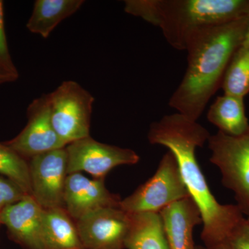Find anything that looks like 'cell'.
Here are the masks:
<instances>
[{
  "label": "cell",
  "instance_id": "obj_1",
  "mask_svg": "<svg viewBox=\"0 0 249 249\" xmlns=\"http://www.w3.org/2000/svg\"><path fill=\"white\" fill-rule=\"evenodd\" d=\"M210 136L201 124L178 112L152 123L147 139L152 145L167 147L176 158L183 182L202 218L201 240L204 247L213 249L227 242L244 214L237 205L218 202L198 164L196 149L204 146Z\"/></svg>",
  "mask_w": 249,
  "mask_h": 249
},
{
  "label": "cell",
  "instance_id": "obj_2",
  "mask_svg": "<svg viewBox=\"0 0 249 249\" xmlns=\"http://www.w3.org/2000/svg\"><path fill=\"white\" fill-rule=\"evenodd\" d=\"M249 18L208 28L192 37L186 48V72L170 98V107L198 120L222 86L228 65L243 42Z\"/></svg>",
  "mask_w": 249,
  "mask_h": 249
},
{
  "label": "cell",
  "instance_id": "obj_3",
  "mask_svg": "<svg viewBox=\"0 0 249 249\" xmlns=\"http://www.w3.org/2000/svg\"><path fill=\"white\" fill-rule=\"evenodd\" d=\"M124 5L127 14L160 28L178 50H186L204 29L249 16V0H126Z\"/></svg>",
  "mask_w": 249,
  "mask_h": 249
},
{
  "label": "cell",
  "instance_id": "obj_4",
  "mask_svg": "<svg viewBox=\"0 0 249 249\" xmlns=\"http://www.w3.org/2000/svg\"><path fill=\"white\" fill-rule=\"evenodd\" d=\"M208 144L210 161L219 168L222 184L233 192L236 205L245 214L249 209V128L239 136L218 131Z\"/></svg>",
  "mask_w": 249,
  "mask_h": 249
},
{
  "label": "cell",
  "instance_id": "obj_5",
  "mask_svg": "<svg viewBox=\"0 0 249 249\" xmlns=\"http://www.w3.org/2000/svg\"><path fill=\"white\" fill-rule=\"evenodd\" d=\"M54 130L66 145L89 137L94 98L76 81L67 80L48 93Z\"/></svg>",
  "mask_w": 249,
  "mask_h": 249
},
{
  "label": "cell",
  "instance_id": "obj_6",
  "mask_svg": "<svg viewBox=\"0 0 249 249\" xmlns=\"http://www.w3.org/2000/svg\"><path fill=\"white\" fill-rule=\"evenodd\" d=\"M188 196L176 158L168 150L162 157L155 175L121 200L120 207L130 214L160 213L167 206Z\"/></svg>",
  "mask_w": 249,
  "mask_h": 249
},
{
  "label": "cell",
  "instance_id": "obj_7",
  "mask_svg": "<svg viewBox=\"0 0 249 249\" xmlns=\"http://www.w3.org/2000/svg\"><path fill=\"white\" fill-rule=\"evenodd\" d=\"M67 153V175L85 172L96 178H104L119 165H134L140 157L129 148L98 142L91 137L80 139L65 147Z\"/></svg>",
  "mask_w": 249,
  "mask_h": 249
},
{
  "label": "cell",
  "instance_id": "obj_8",
  "mask_svg": "<svg viewBox=\"0 0 249 249\" xmlns=\"http://www.w3.org/2000/svg\"><path fill=\"white\" fill-rule=\"evenodd\" d=\"M29 166L31 196L42 209L64 208L68 175L65 147L32 157Z\"/></svg>",
  "mask_w": 249,
  "mask_h": 249
},
{
  "label": "cell",
  "instance_id": "obj_9",
  "mask_svg": "<svg viewBox=\"0 0 249 249\" xmlns=\"http://www.w3.org/2000/svg\"><path fill=\"white\" fill-rule=\"evenodd\" d=\"M28 122L20 133L4 142L26 160L66 147L54 130L48 94L36 98L28 106Z\"/></svg>",
  "mask_w": 249,
  "mask_h": 249
},
{
  "label": "cell",
  "instance_id": "obj_10",
  "mask_svg": "<svg viewBox=\"0 0 249 249\" xmlns=\"http://www.w3.org/2000/svg\"><path fill=\"white\" fill-rule=\"evenodd\" d=\"M85 249H124L129 214L119 207L103 208L76 221Z\"/></svg>",
  "mask_w": 249,
  "mask_h": 249
},
{
  "label": "cell",
  "instance_id": "obj_11",
  "mask_svg": "<svg viewBox=\"0 0 249 249\" xmlns=\"http://www.w3.org/2000/svg\"><path fill=\"white\" fill-rule=\"evenodd\" d=\"M121 199L110 193L104 178H90L80 173L67 175L64 195V208L73 220L96 210L119 207Z\"/></svg>",
  "mask_w": 249,
  "mask_h": 249
},
{
  "label": "cell",
  "instance_id": "obj_12",
  "mask_svg": "<svg viewBox=\"0 0 249 249\" xmlns=\"http://www.w3.org/2000/svg\"><path fill=\"white\" fill-rule=\"evenodd\" d=\"M43 211L32 196H27L0 211V224H4L11 238L24 248L45 249Z\"/></svg>",
  "mask_w": 249,
  "mask_h": 249
},
{
  "label": "cell",
  "instance_id": "obj_13",
  "mask_svg": "<svg viewBox=\"0 0 249 249\" xmlns=\"http://www.w3.org/2000/svg\"><path fill=\"white\" fill-rule=\"evenodd\" d=\"M160 214L170 249H196L193 230L202 224V218L191 196L170 204Z\"/></svg>",
  "mask_w": 249,
  "mask_h": 249
},
{
  "label": "cell",
  "instance_id": "obj_14",
  "mask_svg": "<svg viewBox=\"0 0 249 249\" xmlns=\"http://www.w3.org/2000/svg\"><path fill=\"white\" fill-rule=\"evenodd\" d=\"M42 236L45 249H85L76 223L64 208L44 209Z\"/></svg>",
  "mask_w": 249,
  "mask_h": 249
},
{
  "label": "cell",
  "instance_id": "obj_15",
  "mask_svg": "<svg viewBox=\"0 0 249 249\" xmlns=\"http://www.w3.org/2000/svg\"><path fill=\"white\" fill-rule=\"evenodd\" d=\"M129 214L130 225L124 249H170L160 213Z\"/></svg>",
  "mask_w": 249,
  "mask_h": 249
},
{
  "label": "cell",
  "instance_id": "obj_16",
  "mask_svg": "<svg viewBox=\"0 0 249 249\" xmlns=\"http://www.w3.org/2000/svg\"><path fill=\"white\" fill-rule=\"evenodd\" d=\"M83 0H37L27 23L28 30L47 38L55 27L77 12Z\"/></svg>",
  "mask_w": 249,
  "mask_h": 249
},
{
  "label": "cell",
  "instance_id": "obj_17",
  "mask_svg": "<svg viewBox=\"0 0 249 249\" xmlns=\"http://www.w3.org/2000/svg\"><path fill=\"white\" fill-rule=\"evenodd\" d=\"M207 119L228 135H241L249 128L243 98L227 94L218 96L208 111Z\"/></svg>",
  "mask_w": 249,
  "mask_h": 249
},
{
  "label": "cell",
  "instance_id": "obj_18",
  "mask_svg": "<svg viewBox=\"0 0 249 249\" xmlns=\"http://www.w3.org/2000/svg\"><path fill=\"white\" fill-rule=\"evenodd\" d=\"M224 94L245 98L249 93V47L241 45L228 65L222 86Z\"/></svg>",
  "mask_w": 249,
  "mask_h": 249
},
{
  "label": "cell",
  "instance_id": "obj_19",
  "mask_svg": "<svg viewBox=\"0 0 249 249\" xmlns=\"http://www.w3.org/2000/svg\"><path fill=\"white\" fill-rule=\"evenodd\" d=\"M0 174L31 196L29 162L4 142H0Z\"/></svg>",
  "mask_w": 249,
  "mask_h": 249
},
{
  "label": "cell",
  "instance_id": "obj_20",
  "mask_svg": "<svg viewBox=\"0 0 249 249\" xmlns=\"http://www.w3.org/2000/svg\"><path fill=\"white\" fill-rule=\"evenodd\" d=\"M0 70L16 78L19 77L11 53H10L4 25V3L0 0Z\"/></svg>",
  "mask_w": 249,
  "mask_h": 249
},
{
  "label": "cell",
  "instance_id": "obj_21",
  "mask_svg": "<svg viewBox=\"0 0 249 249\" xmlns=\"http://www.w3.org/2000/svg\"><path fill=\"white\" fill-rule=\"evenodd\" d=\"M29 196L8 178L0 177V211Z\"/></svg>",
  "mask_w": 249,
  "mask_h": 249
},
{
  "label": "cell",
  "instance_id": "obj_22",
  "mask_svg": "<svg viewBox=\"0 0 249 249\" xmlns=\"http://www.w3.org/2000/svg\"><path fill=\"white\" fill-rule=\"evenodd\" d=\"M226 243L230 249H249V224L246 218L236 226Z\"/></svg>",
  "mask_w": 249,
  "mask_h": 249
},
{
  "label": "cell",
  "instance_id": "obj_23",
  "mask_svg": "<svg viewBox=\"0 0 249 249\" xmlns=\"http://www.w3.org/2000/svg\"><path fill=\"white\" fill-rule=\"evenodd\" d=\"M18 80V78L0 70V85L5 83H11Z\"/></svg>",
  "mask_w": 249,
  "mask_h": 249
},
{
  "label": "cell",
  "instance_id": "obj_24",
  "mask_svg": "<svg viewBox=\"0 0 249 249\" xmlns=\"http://www.w3.org/2000/svg\"><path fill=\"white\" fill-rule=\"evenodd\" d=\"M242 45L244 46H247V47H249V18L248 26H247V31H246L245 38H244V41L243 42H242Z\"/></svg>",
  "mask_w": 249,
  "mask_h": 249
},
{
  "label": "cell",
  "instance_id": "obj_25",
  "mask_svg": "<svg viewBox=\"0 0 249 249\" xmlns=\"http://www.w3.org/2000/svg\"><path fill=\"white\" fill-rule=\"evenodd\" d=\"M213 249H229V246L227 245V244L226 243H223L222 245H219V246H217V247H216L215 248H214Z\"/></svg>",
  "mask_w": 249,
  "mask_h": 249
},
{
  "label": "cell",
  "instance_id": "obj_26",
  "mask_svg": "<svg viewBox=\"0 0 249 249\" xmlns=\"http://www.w3.org/2000/svg\"><path fill=\"white\" fill-rule=\"evenodd\" d=\"M245 214L246 216H247L246 219H247V222H248L249 224V209L247 210V211L245 213Z\"/></svg>",
  "mask_w": 249,
  "mask_h": 249
},
{
  "label": "cell",
  "instance_id": "obj_27",
  "mask_svg": "<svg viewBox=\"0 0 249 249\" xmlns=\"http://www.w3.org/2000/svg\"><path fill=\"white\" fill-rule=\"evenodd\" d=\"M196 249H209L206 248V247H203V246H196Z\"/></svg>",
  "mask_w": 249,
  "mask_h": 249
}]
</instances>
